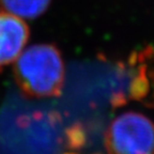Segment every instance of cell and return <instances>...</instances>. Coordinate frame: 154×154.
Returning a JSON list of instances; mask_svg holds the SVG:
<instances>
[{
  "instance_id": "6da1fadb",
  "label": "cell",
  "mask_w": 154,
  "mask_h": 154,
  "mask_svg": "<svg viewBox=\"0 0 154 154\" xmlns=\"http://www.w3.org/2000/svg\"><path fill=\"white\" fill-rule=\"evenodd\" d=\"M14 76L24 93L33 97L58 96L64 82V64L56 46L35 44L14 61Z\"/></svg>"
},
{
  "instance_id": "7a4b0ae2",
  "label": "cell",
  "mask_w": 154,
  "mask_h": 154,
  "mask_svg": "<svg viewBox=\"0 0 154 154\" xmlns=\"http://www.w3.org/2000/svg\"><path fill=\"white\" fill-rule=\"evenodd\" d=\"M105 144L110 154H153L154 123L141 113H122L106 132Z\"/></svg>"
},
{
  "instance_id": "3957f363",
  "label": "cell",
  "mask_w": 154,
  "mask_h": 154,
  "mask_svg": "<svg viewBox=\"0 0 154 154\" xmlns=\"http://www.w3.org/2000/svg\"><path fill=\"white\" fill-rule=\"evenodd\" d=\"M29 34L24 19L0 11V66L16 60L28 41Z\"/></svg>"
},
{
  "instance_id": "277c9868",
  "label": "cell",
  "mask_w": 154,
  "mask_h": 154,
  "mask_svg": "<svg viewBox=\"0 0 154 154\" xmlns=\"http://www.w3.org/2000/svg\"><path fill=\"white\" fill-rule=\"evenodd\" d=\"M51 2V0H0V11L32 19L44 14Z\"/></svg>"
},
{
  "instance_id": "5b68a950",
  "label": "cell",
  "mask_w": 154,
  "mask_h": 154,
  "mask_svg": "<svg viewBox=\"0 0 154 154\" xmlns=\"http://www.w3.org/2000/svg\"><path fill=\"white\" fill-rule=\"evenodd\" d=\"M150 82L147 75V65L140 64L136 75L131 80L128 87V96L135 101H141L149 94Z\"/></svg>"
},
{
  "instance_id": "8992f818",
  "label": "cell",
  "mask_w": 154,
  "mask_h": 154,
  "mask_svg": "<svg viewBox=\"0 0 154 154\" xmlns=\"http://www.w3.org/2000/svg\"><path fill=\"white\" fill-rule=\"evenodd\" d=\"M67 147L72 150H79L87 143V132L80 122H75L65 130Z\"/></svg>"
},
{
  "instance_id": "52a82bcc",
  "label": "cell",
  "mask_w": 154,
  "mask_h": 154,
  "mask_svg": "<svg viewBox=\"0 0 154 154\" xmlns=\"http://www.w3.org/2000/svg\"><path fill=\"white\" fill-rule=\"evenodd\" d=\"M128 95L122 91H117L113 92L110 96V104L113 108H119V107H122V106L126 105L128 103Z\"/></svg>"
},
{
  "instance_id": "ba28073f",
  "label": "cell",
  "mask_w": 154,
  "mask_h": 154,
  "mask_svg": "<svg viewBox=\"0 0 154 154\" xmlns=\"http://www.w3.org/2000/svg\"><path fill=\"white\" fill-rule=\"evenodd\" d=\"M64 154H77V153H75V152H66V153H64Z\"/></svg>"
},
{
  "instance_id": "9c48e42d",
  "label": "cell",
  "mask_w": 154,
  "mask_h": 154,
  "mask_svg": "<svg viewBox=\"0 0 154 154\" xmlns=\"http://www.w3.org/2000/svg\"><path fill=\"white\" fill-rule=\"evenodd\" d=\"M93 154H102V153H93Z\"/></svg>"
}]
</instances>
